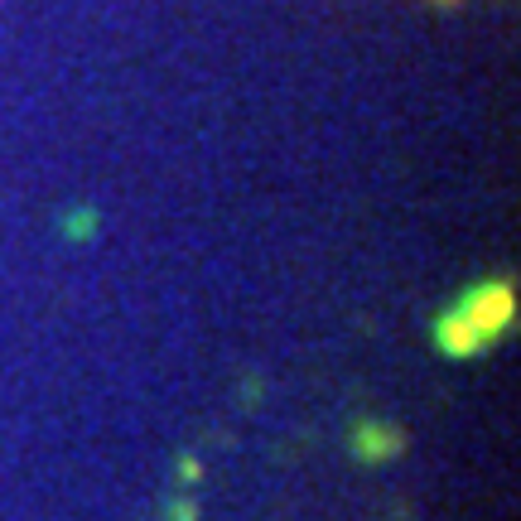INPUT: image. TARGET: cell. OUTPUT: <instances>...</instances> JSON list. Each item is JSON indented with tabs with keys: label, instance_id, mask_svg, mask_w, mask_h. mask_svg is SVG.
<instances>
[{
	"label": "cell",
	"instance_id": "7a4b0ae2",
	"mask_svg": "<svg viewBox=\"0 0 521 521\" xmlns=\"http://www.w3.org/2000/svg\"><path fill=\"white\" fill-rule=\"evenodd\" d=\"M396 449H401V435H396L391 425H357L353 454L362 459V464H382V459H391Z\"/></svg>",
	"mask_w": 521,
	"mask_h": 521
},
{
	"label": "cell",
	"instance_id": "6da1fadb",
	"mask_svg": "<svg viewBox=\"0 0 521 521\" xmlns=\"http://www.w3.org/2000/svg\"><path fill=\"white\" fill-rule=\"evenodd\" d=\"M512 314H517V300H512V285H507V280H483V285H473L464 300L435 324L439 353L478 357L493 338H502V333L512 329Z\"/></svg>",
	"mask_w": 521,
	"mask_h": 521
},
{
	"label": "cell",
	"instance_id": "3957f363",
	"mask_svg": "<svg viewBox=\"0 0 521 521\" xmlns=\"http://www.w3.org/2000/svg\"><path fill=\"white\" fill-rule=\"evenodd\" d=\"M92 227H97L92 213H73V218H68V237H92Z\"/></svg>",
	"mask_w": 521,
	"mask_h": 521
}]
</instances>
